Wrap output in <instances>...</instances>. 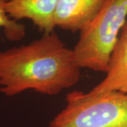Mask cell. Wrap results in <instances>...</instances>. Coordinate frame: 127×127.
I'll list each match as a JSON object with an SVG mask.
<instances>
[{
    "mask_svg": "<svg viewBox=\"0 0 127 127\" xmlns=\"http://www.w3.org/2000/svg\"><path fill=\"white\" fill-rule=\"evenodd\" d=\"M81 69L55 31L27 45L0 52V92L7 97L33 90L59 94L80 81Z\"/></svg>",
    "mask_w": 127,
    "mask_h": 127,
    "instance_id": "cell-1",
    "label": "cell"
},
{
    "mask_svg": "<svg viewBox=\"0 0 127 127\" xmlns=\"http://www.w3.org/2000/svg\"><path fill=\"white\" fill-rule=\"evenodd\" d=\"M127 18V0H106L100 11L80 31L73 49L81 68L107 72L111 56Z\"/></svg>",
    "mask_w": 127,
    "mask_h": 127,
    "instance_id": "cell-2",
    "label": "cell"
},
{
    "mask_svg": "<svg viewBox=\"0 0 127 127\" xmlns=\"http://www.w3.org/2000/svg\"><path fill=\"white\" fill-rule=\"evenodd\" d=\"M50 127H127V93L112 91L100 95L73 91Z\"/></svg>",
    "mask_w": 127,
    "mask_h": 127,
    "instance_id": "cell-3",
    "label": "cell"
},
{
    "mask_svg": "<svg viewBox=\"0 0 127 127\" xmlns=\"http://www.w3.org/2000/svg\"><path fill=\"white\" fill-rule=\"evenodd\" d=\"M59 0H7L6 11L18 21L29 19L44 34L55 31V12Z\"/></svg>",
    "mask_w": 127,
    "mask_h": 127,
    "instance_id": "cell-4",
    "label": "cell"
},
{
    "mask_svg": "<svg viewBox=\"0 0 127 127\" xmlns=\"http://www.w3.org/2000/svg\"><path fill=\"white\" fill-rule=\"evenodd\" d=\"M112 91L127 93V18L111 56L106 76L88 93L96 95Z\"/></svg>",
    "mask_w": 127,
    "mask_h": 127,
    "instance_id": "cell-5",
    "label": "cell"
},
{
    "mask_svg": "<svg viewBox=\"0 0 127 127\" xmlns=\"http://www.w3.org/2000/svg\"><path fill=\"white\" fill-rule=\"evenodd\" d=\"M105 1L59 0L55 12L56 27L80 32L100 11Z\"/></svg>",
    "mask_w": 127,
    "mask_h": 127,
    "instance_id": "cell-6",
    "label": "cell"
},
{
    "mask_svg": "<svg viewBox=\"0 0 127 127\" xmlns=\"http://www.w3.org/2000/svg\"><path fill=\"white\" fill-rule=\"evenodd\" d=\"M6 1L7 0H0V28L2 29L7 40H21L26 35V27L23 24L9 17L6 11Z\"/></svg>",
    "mask_w": 127,
    "mask_h": 127,
    "instance_id": "cell-7",
    "label": "cell"
}]
</instances>
